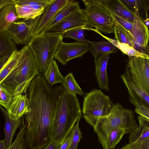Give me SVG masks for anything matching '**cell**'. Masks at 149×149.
<instances>
[{"mask_svg":"<svg viewBox=\"0 0 149 149\" xmlns=\"http://www.w3.org/2000/svg\"><path fill=\"white\" fill-rule=\"evenodd\" d=\"M7 148L6 146L4 140H1L0 141V149H7Z\"/></svg>","mask_w":149,"mask_h":149,"instance_id":"60d3db41","label":"cell"},{"mask_svg":"<svg viewBox=\"0 0 149 149\" xmlns=\"http://www.w3.org/2000/svg\"><path fill=\"white\" fill-rule=\"evenodd\" d=\"M26 128L23 116L20 126L19 131L13 143L7 149H30L26 146L25 141L24 134Z\"/></svg>","mask_w":149,"mask_h":149,"instance_id":"4dcf8cb0","label":"cell"},{"mask_svg":"<svg viewBox=\"0 0 149 149\" xmlns=\"http://www.w3.org/2000/svg\"><path fill=\"white\" fill-rule=\"evenodd\" d=\"M61 84L65 89L72 95L77 96V94L82 96L84 95L72 72H70L64 77Z\"/></svg>","mask_w":149,"mask_h":149,"instance_id":"83f0119b","label":"cell"},{"mask_svg":"<svg viewBox=\"0 0 149 149\" xmlns=\"http://www.w3.org/2000/svg\"><path fill=\"white\" fill-rule=\"evenodd\" d=\"M138 118L139 125L130 134V143L138 142L149 136V122L139 115Z\"/></svg>","mask_w":149,"mask_h":149,"instance_id":"603a6c76","label":"cell"},{"mask_svg":"<svg viewBox=\"0 0 149 149\" xmlns=\"http://www.w3.org/2000/svg\"><path fill=\"white\" fill-rule=\"evenodd\" d=\"M80 8L78 1L71 0L67 5L56 14L48 23L43 31L46 32L70 14Z\"/></svg>","mask_w":149,"mask_h":149,"instance_id":"d4e9b609","label":"cell"},{"mask_svg":"<svg viewBox=\"0 0 149 149\" xmlns=\"http://www.w3.org/2000/svg\"><path fill=\"white\" fill-rule=\"evenodd\" d=\"M12 95L2 86L0 87V104L8 111L13 97Z\"/></svg>","mask_w":149,"mask_h":149,"instance_id":"836d02e7","label":"cell"},{"mask_svg":"<svg viewBox=\"0 0 149 149\" xmlns=\"http://www.w3.org/2000/svg\"><path fill=\"white\" fill-rule=\"evenodd\" d=\"M82 1L86 6L84 12L88 24L86 28H94L102 34L114 33L115 21L100 0Z\"/></svg>","mask_w":149,"mask_h":149,"instance_id":"52a82bcc","label":"cell"},{"mask_svg":"<svg viewBox=\"0 0 149 149\" xmlns=\"http://www.w3.org/2000/svg\"><path fill=\"white\" fill-rule=\"evenodd\" d=\"M95 32L101 35L108 41L111 42L122 52L128 55L129 57H139L149 59V55L140 52L128 44L121 43L116 40L107 37L97 31H96Z\"/></svg>","mask_w":149,"mask_h":149,"instance_id":"4316f807","label":"cell"},{"mask_svg":"<svg viewBox=\"0 0 149 149\" xmlns=\"http://www.w3.org/2000/svg\"><path fill=\"white\" fill-rule=\"evenodd\" d=\"M43 73L46 81L51 86L57 83L61 84L64 78L60 73L54 59L51 62Z\"/></svg>","mask_w":149,"mask_h":149,"instance_id":"484cf974","label":"cell"},{"mask_svg":"<svg viewBox=\"0 0 149 149\" xmlns=\"http://www.w3.org/2000/svg\"><path fill=\"white\" fill-rule=\"evenodd\" d=\"M54 0H14L20 19L35 18L42 15Z\"/></svg>","mask_w":149,"mask_h":149,"instance_id":"30bf717a","label":"cell"},{"mask_svg":"<svg viewBox=\"0 0 149 149\" xmlns=\"http://www.w3.org/2000/svg\"><path fill=\"white\" fill-rule=\"evenodd\" d=\"M21 50L17 64L0 84L13 96L25 93L31 82L40 73L29 46L25 45Z\"/></svg>","mask_w":149,"mask_h":149,"instance_id":"3957f363","label":"cell"},{"mask_svg":"<svg viewBox=\"0 0 149 149\" xmlns=\"http://www.w3.org/2000/svg\"><path fill=\"white\" fill-rule=\"evenodd\" d=\"M44 149H60V146L50 140Z\"/></svg>","mask_w":149,"mask_h":149,"instance_id":"f35d334b","label":"cell"},{"mask_svg":"<svg viewBox=\"0 0 149 149\" xmlns=\"http://www.w3.org/2000/svg\"><path fill=\"white\" fill-rule=\"evenodd\" d=\"M17 44L6 30L0 32V63L4 65L16 51Z\"/></svg>","mask_w":149,"mask_h":149,"instance_id":"d6986e66","label":"cell"},{"mask_svg":"<svg viewBox=\"0 0 149 149\" xmlns=\"http://www.w3.org/2000/svg\"><path fill=\"white\" fill-rule=\"evenodd\" d=\"M41 15L34 19H21L11 24L6 30L17 45H27L33 37Z\"/></svg>","mask_w":149,"mask_h":149,"instance_id":"ba28073f","label":"cell"},{"mask_svg":"<svg viewBox=\"0 0 149 149\" xmlns=\"http://www.w3.org/2000/svg\"><path fill=\"white\" fill-rule=\"evenodd\" d=\"M138 126L133 111L125 109L117 103L114 104L109 114L98 119L94 130L97 133L120 129L125 130L126 134H130Z\"/></svg>","mask_w":149,"mask_h":149,"instance_id":"5b68a950","label":"cell"},{"mask_svg":"<svg viewBox=\"0 0 149 149\" xmlns=\"http://www.w3.org/2000/svg\"></svg>","mask_w":149,"mask_h":149,"instance_id":"f6af8a7d","label":"cell"},{"mask_svg":"<svg viewBox=\"0 0 149 149\" xmlns=\"http://www.w3.org/2000/svg\"><path fill=\"white\" fill-rule=\"evenodd\" d=\"M109 54H100L96 59L95 60V75L97 79L99 87L101 89L107 92L109 90L107 68Z\"/></svg>","mask_w":149,"mask_h":149,"instance_id":"ac0fdd59","label":"cell"},{"mask_svg":"<svg viewBox=\"0 0 149 149\" xmlns=\"http://www.w3.org/2000/svg\"><path fill=\"white\" fill-rule=\"evenodd\" d=\"M0 109L5 120L4 140L6 146L8 148L12 145L13 136L17 129L20 126L22 118H21L16 120H13L9 117L8 113L6 109L1 106H0Z\"/></svg>","mask_w":149,"mask_h":149,"instance_id":"44dd1931","label":"cell"},{"mask_svg":"<svg viewBox=\"0 0 149 149\" xmlns=\"http://www.w3.org/2000/svg\"><path fill=\"white\" fill-rule=\"evenodd\" d=\"M119 149H149V136L138 142L126 144Z\"/></svg>","mask_w":149,"mask_h":149,"instance_id":"e575fe53","label":"cell"},{"mask_svg":"<svg viewBox=\"0 0 149 149\" xmlns=\"http://www.w3.org/2000/svg\"><path fill=\"white\" fill-rule=\"evenodd\" d=\"M62 35L42 31L34 36L28 45L35 57L40 73H44L51 62L61 42Z\"/></svg>","mask_w":149,"mask_h":149,"instance_id":"277c9868","label":"cell"},{"mask_svg":"<svg viewBox=\"0 0 149 149\" xmlns=\"http://www.w3.org/2000/svg\"></svg>","mask_w":149,"mask_h":149,"instance_id":"ee69618b","label":"cell"},{"mask_svg":"<svg viewBox=\"0 0 149 149\" xmlns=\"http://www.w3.org/2000/svg\"><path fill=\"white\" fill-rule=\"evenodd\" d=\"M71 0H54L41 15L33 32V36L42 32L56 14L67 5Z\"/></svg>","mask_w":149,"mask_h":149,"instance_id":"9a60e30c","label":"cell"},{"mask_svg":"<svg viewBox=\"0 0 149 149\" xmlns=\"http://www.w3.org/2000/svg\"><path fill=\"white\" fill-rule=\"evenodd\" d=\"M79 120L74 124L70 133V142L69 149H77L79 142L82 138V133L79 127Z\"/></svg>","mask_w":149,"mask_h":149,"instance_id":"d6a6232c","label":"cell"},{"mask_svg":"<svg viewBox=\"0 0 149 149\" xmlns=\"http://www.w3.org/2000/svg\"><path fill=\"white\" fill-rule=\"evenodd\" d=\"M114 104L110 98L101 90L94 89L84 96L83 117L94 129L98 119L109 114Z\"/></svg>","mask_w":149,"mask_h":149,"instance_id":"8992f818","label":"cell"},{"mask_svg":"<svg viewBox=\"0 0 149 149\" xmlns=\"http://www.w3.org/2000/svg\"><path fill=\"white\" fill-rule=\"evenodd\" d=\"M85 30V28H76L66 31L62 36L63 38H71L78 42L88 43L89 41L85 38L84 33Z\"/></svg>","mask_w":149,"mask_h":149,"instance_id":"1f68e13d","label":"cell"},{"mask_svg":"<svg viewBox=\"0 0 149 149\" xmlns=\"http://www.w3.org/2000/svg\"><path fill=\"white\" fill-rule=\"evenodd\" d=\"M81 117L80 103L77 97L71 95L64 88L53 118L50 140L60 146Z\"/></svg>","mask_w":149,"mask_h":149,"instance_id":"7a4b0ae2","label":"cell"},{"mask_svg":"<svg viewBox=\"0 0 149 149\" xmlns=\"http://www.w3.org/2000/svg\"><path fill=\"white\" fill-rule=\"evenodd\" d=\"M96 134L99 141L103 149H112L114 148L123 135L126 133L123 129H115Z\"/></svg>","mask_w":149,"mask_h":149,"instance_id":"ffe728a7","label":"cell"},{"mask_svg":"<svg viewBox=\"0 0 149 149\" xmlns=\"http://www.w3.org/2000/svg\"><path fill=\"white\" fill-rule=\"evenodd\" d=\"M120 75L127 88L129 100L143 106L149 110V94L134 79L128 70Z\"/></svg>","mask_w":149,"mask_h":149,"instance_id":"5bb4252c","label":"cell"},{"mask_svg":"<svg viewBox=\"0 0 149 149\" xmlns=\"http://www.w3.org/2000/svg\"><path fill=\"white\" fill-rule=\"evenodd\" d=\"M91 44L89 51L93 56L95 60L102 54L114 53L118 52V48L111 42L106 40L98 42L89 41Z\"/></svg>","mask_w":149,"mask_h":149,"instance_id":"cb8c5ba5","label":"cell"},{"mask_svg":"<svg viewBox=\"0 0 149 149\" xmlns=\"http://www.w3.org/2000/svg\"><path fill=\"white\" fill-rule=\"evenodd\" d=\"M149 59L139 57H129L126 70L134 79L149 94Z\"/></svg>","mask_w":149,"mask_h":149,"instance_id":"9c48e42d","label":"cell"},{"mask_svg":"<svg viewBox=\"0 0 149 149\" xmlns=\"http://www.w3.org/2000/svg\"><path fill=\"white\" fill-rule=\"evenodd\" d=\"M29 100L27 95L19 94L13 97L8 111L9 117L16 120L29 111Z\"/></svg>","mask_w":149,"mask_h":149,"instance_id":"e0dca14e","label":"cell"},{"mask_svg":"<svg viewBox=\"0 0 149 149\" xmlns=\"http://www.w3.org/2000/svg\"><path fill=\"white\" fill-rule=\"evenodd\" d=\"M130 101L135 106V113L149 122V110L133 101L130 100Z\"/></svg>","mask_w":149,"mask_h":149,"instance_id":"d590c367","label":"cell"},{"mask_svg":"<svg viewBox=\"0 0 149 149\" xmlns=\"http://www.w3.org/2000/svg\"><path fill=\"white\" fill-rule=\"evenodd\" d=\"M115 38L121 43L127 44L133 47L134 38L130 32L115 21Z\"/></svg>","mask_w":149,"mask_h":149,"instance_id":"f1b7e54d","label":"cell"},{"mask_svg":"<svg viewBox=\"0 0 149 149\" xmlns=\"http://www.w3.org/2000/svg\"><path fill=\"white\" fill-rule=\"evenodd\" d=\"M143 22L147 27L149 26V18H147L145 19L142 20Z\"/></svg>","mask_w":149,"mask_h":149,"instance_id":"b9f144b4","label":"cell"},{"mask_svg":"<svg viewBox=\"0 0 149 149\" xmlns=\"http://www.w3.org/2000/svg\"><path fill=\"white\" fill-rule=\"evenodd\" d=\"M21 50L15 51L0 69V84L16 65L21 54Z\"/></svg>","mask_w":149,"mask_h":149,"instance_id":"f546056e","label":"cell"},{"mask_svg":"<svg viewBox=\"0 0 149 149\" xmlns=\"http://www.w3.org/2000/svg\"><path fill=\"white\" fill-rule=\"evenodd\" d=\"M115 149V148H113V149Z\"/></svg>","mask_w":149,"mask_h":149,"instance_id":"7bdbcfd3","label":"cell"},{"mask_svg":"<svg viewBox=\"0 0 149 149\" xmlns=\"http://www.w3.org/2000/svg\"><path fill=\"white\" fill-rule=\"evenodd\" d=\"M105 8L110 13L134 23L135 14L120 0H100Z\"/></svg>","mask_w":149,"mask_h":149,"instance_id":"2e32d148","label":"cell"},{"mask_svg":"<svg viewBox=\"0 0 149 149\" xmlns=\"http://www.w3.org/2000/svg\"><path fill=\"white\" fill-rule=\"evenodd\" d=\"M70 142V134L60 146V149H69Z\"/></svg>","mask_w":149,"mask_h":149,"instance_id":"74e56055","label":"cell"},{"mask_svg":"<svg viewBox=\"0 0 149 149\" xmlns=\"http://www.w3.org/2000/svg\"><path fill=\"white\" fill-rule=\"evenodd\" d=\"M110 14L115 22L130 31L132 30L133 23L129 22L116 15L111 13Z\"/></svg>","mask_w":149,"mask_h":149,"instance_id":"8d00e7d4","label":"cell"},{"mask_svg":"<svg viewBox=\"0 0 149 149\" xmlns=\"http://www.w3.org/2000/svg\"><path fill=\"white\" fill-rule=\"evenodd\" d=\"M90 47L88 42L65 43L62 41L54 54V58L62 65H65L70 60L81 57L89 51Z\"/></svg>","mask_w":149,"mask_h":149,"instance_id":"8fae6325","label":"cell"},{"mask_svg":"<svg viewBox=\"0 0 149 149\" xmlns=\"http://www.w3.org/2000/svg\"><path fill=\"white\" fill-rule=\"evenodd\" d=\"M10 4H15L14 0H0V9Z\"/></svg>","mask_w":149,"mask_h":149,"instance_id":"ab89813d","label":"cell"},{"mask_svg":"<svg viewBox=\"0 0 149 149\" xmlns=\"http://www.w3.org/2000/svg\"><path fill=\"white\" fill-rule=\"evenodd\" d=\"M135 19L130 31L134 38L133 48L138 51L149 55V30L140 17L137 8L134 13Z\"/></svg>","mask_w":149,"mask_h":149,"instance_id":"4fadbf2b","label":"cell"},{"mask_svg":"<svg viewBox=\"0 0 149 149\" xmlns=\"http://www.w3.org/2000/svg\"><path fill=\"white\" fill-rule=\"evenodd\" d=\"M88 26L84 9L80 8L70 14L46 32L62 35L71 29L78 27L86 28Z\"/></svg>","mask_w":149,"mask_h":149,"instance_id":"7c38bea8","label":"cell"},{"mask_svg":"<svg viewBox=\"0 0 149 149\" xmlns=\"http://www.w3.org/2000/svg\"><path fill=\"white\" fill-rule=\"evenodd\" d=\"M64 88L50 85L40 74L28 88L29 111L24 115L25 143L30 149H42L50 140L52 121Z\"/></svg>","mask_w":149,"mask_h":149,"instance_id":"6da1fadb","label":"cell"},{"mask_svg":"<svg viewBox=\"0 0 149 149\" xmlns=\"http://www.w3.org/2000/svg\"><path fill=\"white\" fill-rule=\"evenodd\" d=\"M20 19L15 4H9L0 9V32L6 30L11 24Z\"/></svg>","mask_w":149,"mask_h":149,"instance_id":"7402d4cb","label":"cell"}]
</instances>
